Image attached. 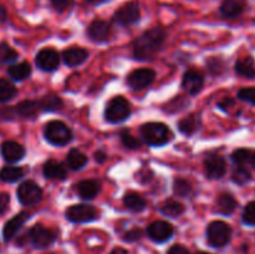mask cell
<instances>
[{
    "mask_svg": "<svg viewBox=\"0 0 255 254\" xmlns=\"http://www.w3.org/2000/svg\"><path fill=\"white\" fill-rule=\"evenodd\" d=\"M201 126V117L196 114H191L178 122V129L186 136L196 133Z\"/></svg>",
    "mask_w": 255,
    "mask_h": 254,
    "instance_id": "7402d4cb",
    "label": "cell"
},
{
    "mask_svg": "<svg viewBox=\"0 0 255 254\" xmlns=\"http://www.w3.org/2000/svg\"><path fill=\"white\" fill-rule=\"evenodd\" d=\"M141 137L149 146H163L173 137L171 129L161 122H148L142 125Z\"/></svg>",
    "mask_w": 255,
    "mask_h": 254,
    "instance_id": "7a4b0ae2",
    "label": "cell"
},
{
    "mask_svg": "<svg viewBox=\"0 0 255 254\" xmlns=\"http://www.w3.org/2000/svg\"><path fill=\"white\" fill-rule=\"evenodd\" d=\"M198 254H209V253H206V252H199Z\"/></svg>",
    "mask_w": 255,
    "mask_h": 254,
    "instance_id": "f5cc1de1",
    "label": "cell"
},
{
    "mask_svg": "<svg viewBox=\"0 0 255 254\" xmlns=\"http://www.w3.org/2000/svg\"><path fill=\"white\" fill-rule=\"evenodd\" d=\"M173 232L174 229L172 224L166 221H156L149 224L147 228L148 237L157 243H163V242L168 241L173 236Z\"/></svg>",
    "mask_w": 255,
    "mask_h": 254,
    "instance_id": "8fae6325",
    "label": "cell"
},
{
    "mask_svg": "<svg viewBox=\"0 0 255 254\" xmlns=\"http://www.w3.org/2000/svg\"><path fill=\"white\" fill-rule=\"evenodd\" d=\"M238 202L231 193H222L217 198V211L224 216H229L236 211Z\"/></svg>",
    "mask_w": 255,
    "mask_h": 254,
    "instance_id": "cb8c5ba5",
    "label": "cell"
},
{
    "mask_svg": "<svg viewBox=\"0 0 255 254\" xmlns=\"http://www.w3.org/2000/svg\"><path fill=\"white\" fill-rule=\"evenodd\" d=\"M110 254H127V252L125 249H115L114 252H111Z\"/></svg>",
    "mask_w": 255,
    "mask_h": 254,
    "instance_id": "681fc988",
    "label": "cell"
},
{
    "mask_svg": "<svg viewBox=\"0 0 255 254\" xmlns=\"http://www.w3.org/2000/svg\"><path fill=\"white\" fill-rule=\"evenodd\" d=\"M42 173L47 179H65L67 172L64 164L55 159H49L42 167Z\"/></svg>",
    "mask_w": 255,
    "mask_h": 254,
    "instance_id": "ffe728a7",
    "label": "cell"
},
{
    "mask_svg": "<svg viewBox=\"0 0 255 254\" xmlns=\"http://www.w3.org/2000/svg\"><path fill=\"white\" fill-rule=\"evenodd\" d=\"M156 72L152 69H138L132 71L127 77V84L133 90H143L153 82Z\"/></svg>",
    "mask_w": 255,
    "mask_h": 254,
    "instance_id": "30bf717a",
    "label": "cell"
},
{
    "mask_svg": "<svg viewBox=\"0 0 255 254\" xmlns=\"http://www.w3.org/2000/svg\"><path fill=\"white\" fill-rule=\"evenodd\" d=\"M67 164L71 169L77 171V169H81L82 167L86 166L87 163V156L82 152H80L79 149H71V151L67 153L66 157Z\"/></svg>",
    "mask_w": 255,
    "mask_h": 254,
    "instance_id": "f1b7e54d",
    "label": "cell"
},
{
    "mask_svg": "<svg viewBox=\"0 0 255 254\" xmlns=\"http://www.w3.org/2000/svg\"><path fill=\"white\" fill-rule=\"evenodd\" d=\"M161 212L164 216L176 218V217H179L181 214L184 213V206L182 203H178V202L169 201L166 202V203L161 207Z\"/></svg>",
    "mask_w": 255,
    "mask_h": 254,
    "instance_id": "1f68e13d",
    "label": "cell"
},
{
    "mask_svg": "<svg viewBox=\"0 0 255 254\" xmlns=\"http://www.w3.org/2000/svg\"><path fill=\"white\" fill-rule=\"evenodd\" d=\"M236 72L239 76L247 77V79H254L255 77V64L252 56L239 59L236 62Z\"/></svg>",
    "mask_w": 255,
    "mask_h": 254,
    "instance_id": "d4e9b609",
    "label": "cell"
},
{
    "mask_svg": "<svg viewBox=\"0 0 255 254\" xmlns=\"http://www.w3.org/2000/svg\"><path fill=\"white\" fill-rule=\"evenodd\" d=\"M227 163L219 154H211L204 161V173L208 178L218 179L226 174Z\"/></svg>",
    "mask_w": 255,
    "mask_h": 254,
    "instance_id": "7c38bea8",
    "label": "cell"
},
{
    "mask_svg": "<svg viewBox=\"0 0 255 254\" xmlns=\"http://www.w3.org/2000/svg\"><path fill=\"white\" fill-rule=\"evenodd\" d=\"M238 97L243 101L255 105V87H244L238 91Z\"/></svg>",
    "mask_w": 255,
    "mask_h": 254,
    "instance_id": "60d3db41",
    "label": "cell"
},
{
    "mask_svg": "<svg viewBox=\"0 0 255 254\" xmlns=\"http://www.w3.org/2000/svg\"><path fill=\"white\" fill-rule=\"evenodd\" d=\"M97 216V211L91 204L79 203L66 209V218L74 223H86L94 221Z\"/></svg>",
    "mask_w": 255,
    "mask_h": 254,
    "instance_id": "9c48e42d",
    "label": "cell"
},
{
    "mask_svg": "<svg viewBox=\"0 0 255 254\" xmlns=\"http://www.w3.org/2000/svg\"><path fill=\"white\" fill-rule=\"evenodd\" d=\"M86 1L90 2V4H99V2L105 1V0H86Z\"/></svg>",
    "mask_w": 255,
    "mask_h": 254,
    "instance_id": "816d5d0a",
    "label": "cell"
},
{
    "mask_svg": "<svg viewBox=\"0 0 255 254\" xmlns=\"http://www.w3.org/2000/svg\"><path fill=\"white\" fill-rule=\"evenodd\" d=\"M25 174V171L21 167H15V166H5L0 169V179L4 182H12L19 181L20 178H22Z\"/></svg>",
    "mask_w": 255,
    "mask_h": 254,
    "instance_id": "83f0119b",
    "label": "cell"
},
{
    "mask_svg": "<svg viewBox=\"0 0 255 254\" xmlns=\"http://www.w3.org/2000/svg\"><path fill=\"white\" fill-rule=\"evenodd\" d=\"M252 176H251V172L248 171V168H246L244 166H238L236 169H234L233 174H232V179L236 182L237 184H243L248 183L251 181Z\"/></svg>",
    "mask_w": 255,
    "mask_h": 254,
    "instance_id": "e575fe53",
    "label": "cell"
},
{
    "mask_svg": "<svg viewBox=\"0 0 255 254\" xmlns=\"http://www.w3.org/2000/svg\"><path fill=\"white\" fill-rule=\"evenodd\" d=\"M74 4V0H51V5L57 11H65Z\"/></svg>",
    "mask_w": 255,
    "mask_h": 254,
    "instance_id": "b9f144b4",
    "label": "cell"
},
{
    "mask_svg": "<svg viewBox=\"0 0 255 254\" xmlns=\"http://www.w3.org/2000/svg\"><path fill=\"white\" fill-rule=\"evenodd\" d=\"M26 236L27 239L30 241V243H31L35 248L39 249L46 248V247L51 246V244L54 243L55 238H56L54 232L45 228L41 224H35L34 227H31V228L29 229V232H27Z\"/></svg>",
    "mask_w": 255,
    "mask_h": 254,
    "instance_id": "ba28073f",
    "label": "cell"
},
{
    "mask_svg": "<svg viewBox=\"0 0 255 254\" xmlns=\"http://www.w3.org/2000/svg\"><path fill=\"white\" fill-rule=\"evenodd\" d=\"M207 66H208V70L211 74L221 75L223 74L226 65H224L223 60L222 59H219V57H216V56H212L211 59H208V61H207Z\"/></svg>",
    "mask_w": 255,
    "mask_h": 254,
    "instance_id": "8d00e7d4",
    "label": "cell"
},
{
    "mask_svg": "<svg viewBox=\"0 0 255 254\" xmlns=\"http://www.w3.org/2000/svg\"><path fill=\"white\" fill-rule=\"evenodd\" d=\"M131 115V106L125 97L116 96L111 99L105 109V117L111 124H120Z\"/></svg>",
    "mask_w": 255,
    "mask_h": 254,
    "instance_id": "277c9868",
    "label": "cell"
},
{
    "mask_svg": "<svg viewBox=\"0 0 255 254\" xmlns=\"http://www.w3.org/2000/svg\"><path fill=\"white\" fill-rule=\"evenodd\" d=\"M111 34V26L105 20H94L87 27V35L95 42L107 41Z\"/></svg>",
    "mask_w": 255,
    "mask_h": 254,
    "instance_id": "5bb4252c",
    "label": "cell"
},
{
    "mask_svg": "<svg viewBox=\"0 0 255 254\" xmlns=\"http://www.w3.org/2000/svg\"><path fill=\"white\" fill-rule=\"evenodd\" d=\"M252 153H253V151H251V149H247V148L236 149V151L232 153V159H233L234 163L238 164V166H244L247 162L251 161Z\"/></svg>",
    "mask_w": 255,
    "mask_h": 254,
    "instance_id": "d590c367",
    "label": "cell"
},
{
    "mask_svg": "<svg viewBox=\"0 0 255 254\" xmlns=\"http://www.w3.org/2000/svg\"><path fill=\"white\" fill-rule=\"evenodd\" d=\"M189 104V101L187 99H184L183 96H177L167 105L168 109H166L167 112H177V111H181L183 110L187 105Z\"/></svg>",
    "mask_w": 255,
    "mask_h": 254,
    "instance_id": "ab89813d",
    "label": "cell"
},
{
    "mask_svg": "<svg viewBox=\"0 0 255 254\" xmlns=\"http://www.w3.org/2000/svg\"><path fill=\"white\" fill-rule=\"evenodd\" d=\"M29 218L30 214L27 213V212H20L16 216L12 217L10 221H7L6 223H5L4 228H2V238H4V241H11L15 237V234H16L17 232H19V229L26 223Z\"/></svg>",
    "mask_w": 255,
    "mask_h": 254,
    "instance_id": "9a60e30c",
    "label": "cell"
},
{
    "mask_svg": "<svg viewBox=\"0 0 255 254\" xmlns=\"http://www.w3.org/2000/svg\"><path fill=\"white\" fill-rule=\"evenodd\" d=\"M16 194L20 203L24 206H34L42 199V189L32 181L22 182L17 188Z\"/></svg>",
    "mask_w": 255,
    "mask_h": 254,
    "instance_id": "52a82bcc",
    "label": "cell"
},
{
    "mask_svg": "<svg viewBox=\"0 0 255 254\" xmlns=\"http://www.w3.org/2000/svg\"><path fill=\"white\" fill-rule=\"evenodd\" d=\"M7 74L12 80L21 81V80L27 79L31 75V65L26 61L14 64L7 69Z\"/></svg>",
    "mask_w": 255,
    "mask_h": 254,
    "instance_id": "4316f807",
    "label": "cell"
},
{
    "mask_svg": "<svg viewBox=\"0 0 255 254\" xmlns=\"http://www.w3.org/2000/svg\"><path fill=\"white\" fill-rule=\"evenodd\" d=\"M10 203V196L7 193H0V214L7 211Z\"/></svg>",
    "mask_w": 255,
    "mask_h": 254,
    "instance_id": "7bdbcfd3",
    "label": "cell"
},
{
    "mask_svg": "<svg viewBox=\"0 0 255 254\" xmlns=\"http://www.w3.org/2000/svg\"><path fill=\"white\" fill-rule=\"evenodd\" d=\"M232 228L223 221H214L207 228V238L209 244L216 248L227 246L231 241Z\"/></svg>",
    "mask_w": 255,
    "mask_h": 254,
    "instance_id": "5b68a950",
    "label": "cell"
},
{
    "mask_svg": "<svg viewBox=\"0 0 255 254\" xmlns=\"http://www.w3.org/2000/svg\"><path fill=\"white\" fill-rule=\"evenodd\" d=\"M87 57H89V52H87V50L84 49V47L72 46L62 52L64 62L70 67H75L84 64L87 60Z\"/></svg>",
    "mask_w": 255,
    "mask_h": 254,
    "instance_id": "ac0fdd59",
    "label": "cell"
},
{
    "mask_svg": "<svg viewBox=\"0 0 255 254\" xmlns=\"http://www.w3.org/2000/svg\"><path fill=\"white\" fill-rule=\"evenodd\" d=\"M17 59V52L6 42L0 44V64H10Z\"/></svg>",
    "mask_w": 255,
    "mask_h": 254,
    "instance_id": "d6a6232c",
    "label": "cell"
},
{
    "mask_svg": "<svg viewBox=\"0 0 255 254\" xmlns=\"http://www.w3.org/2000/svg\"><path fill=\"white\" fill-rule=\"evenodd\" d=\"M17 94V90L9 80L0 79V102H7L14 99Z\"/></svg>",
    "mask_w": 255,
    "mask_h": 254,
    "instance_id": "4dcf8cb0",
    "label": "cell"
},
{
    "mask_svg": "<svg viewBox=\"0 0 255 254\" xmlns=\"http://www.w3.org/2000/svg\"><path fill=\"white\" fill-rule=\"evenodd\" d=\"M35 61H36L37 67L44 71H54L59 67L60 64L59 52L50 47H45L37 52Z\"/></svg>",
    "mask_w": 255,
    "mask_h": 254,
    "instance_id": "4fadbf2b",
    "label": "cell"
},
{
    "mask_svg": "<svg viewBox=\"0 0 255 254\" xmlns=\"http://www.w3.org/2000/svg\"><path fill=\"white\" fill-rule=\"evenodd\" d=\"M234 105H236V101H234L233 99H231V97H227L223 101L219 102V107H221L222 110H224V111H228L229 109L234 107Z\"/></svg>",
    "mask_w": 255,
    "mask_h": 254,
    "instance_id": "bcb514c9",
    "label": "cell"
},
{
    "mask_svg": "<svg viewBox=\"0 0 255 254\" xmlns=\"http://www.w3.org/2000/svg\"><path fill=\"white\" fill-rule=\"evenodd\" d=\"M120 136H121L122 143H124V146L127 147V148L137 149L141 147V141H139L137 137L132 136L128 131L121 132V134H120Z\"/></svg>",
    "mask_w": 255,
    "mask_h": 254,
    "instance_id": "74e56055",
    "label": "cell"
},
{
    "mask_svg": "<svg viewBox=\"0 0 255 254\" xmlns=\"http://www.w3.org/2000/svg\"><path fill=\"white\" fill-rule=\"evenodd\" d=\"M141 19V9L136 1H131L120 7L114 15V21L121 26H131Z\"/></svg>",
    "mask_w": 255,
    "mask_h": 254,
    "instance_id": "8992f818",
    "label": "cell"
},
{
    "mask_svg": "<svg viewBox=\"0 0 255 254\" xmlns=\"http://www.w3.org/2000/svg\"><path fill=\"white\" fill-rule=\"evenodd\" d=\"M203 84V75H202L201 72L196 71V70L186 72L183 76V80H182V86H183V89L186 90L189 95H197L198 92H201Z\"/></svg>",
    "mask_w": 255,
    "mask_h": 254,
    "instance_id": "e0dca14e",
    "label": "cell"
},
{
    "mask_svg": "<svg viewBox=\"0 0 255 254\" xmlns=\"http://www.w3.org/2000/svg\"><path fill=\"white\" fill-rule=\"evenodd\" d=\"M40 102L32 101V100H25V101L19 102L15 106V112L22 119H34L40 111Z\"/></svg>",
    "mask_w": 255,
    "mask_h": 254,
    "instance_id": "44dd1931",
    "label": "cell"
},
{
    "mask_svg": "<svg viewBox=\"0 0 255 254\" xmlns=\"http://www.w3.org/2000/svg\"><path fill=\"white\" fill-rule=\"evenodd\" d=\"M142 236V232L139 231V229H132V231L127 232L126 234H125V241H128V242H134L137 241V239L141 238Z\"/></svg>",
    "mask_w": 255,
    "mask_h": 254,
    "instance_id": "ee69618b",
    "label": "cell"
},
{
    "mask_svg": "<svg viewBox=\"0 0 255 254\" xmlns=\"http://www.w3.org/2000/svg\"><path fill=\"white\" fill-rule=\"evenodd\" d=\"M243 222L248 226H255V201L249 202L243 211Z\"/></svg>",
    "mask_w": 255,
    "mask_h": 254,
    "instance_id": "f35d334b",
    "label": "cell"
},
{
    "mask_svg": "<svg viewBox=\"0 0 255 254\" xmlns=\"http://www.w3.org/2000/svg\"><path fill=\"white\" fill-rule=\"evenodd\" d=\"M62 100L60 99L57 95H46L44 99L40 101V107L44 111H49V112H55L59 111V110L62 109Z\"/></svg>",
    "mask_w": 255,
    "mask_h": 254,
    "instance_id": "f546056e",
    "label": "cell"
},
{
    "mask_svg": "<svg viewBox=\"0 0 255 254\" xmlns=\"http://www.w3.org/2000/svg\"><path fill=\"white\" fill-rule=\"evenodd\" d=\"M5 17H6V10L2 5H0V21H4Z\"/></svg>",
    "mask_w": 255,
    "mask_h": 254,
    "instance_id": "c3c4849f",
    "label": "cell"
},
{
    "mask_svg": "<svg viewBox=\"0 0 255 254\" xmlns=\"http://www.w3.org/2000/svg\"><path fill=\"white\" fill-rule=\"evenodd\" d=\"M100 192V183L94 179H84L77 184V193L84 199H94Z\"/></svg>",
    "mask_w": 255,
    "mask_h": 254,
    "instance_id": "603a6c76",
    "label": "cell"
},
{
    "mask_svg": "<svg viewBox=\"0 0 255 254\" xmlns=\"http://www.w3.org/2000/svg\"><path fill=\"white\" fill-rule=\"evenodd\" d=\"M167 34L162 27H152L139 35L133 42V56L137 60L152 59L161 50Z\"/></svg>",
    "mask_w": 255,
    "mask_h": 254,
    "instance_id": "6da1fadb",
    "label": "cell"
},
{
    "mask_svg": "<svg viewBox=\"0 0 255 254\" xmlns=\"http://www.w3.org/2000/svg\"><path fill=\"white\" fill-rule=\"evenodd\" d=\"M246 9V0H224L221 5V14L228 19L239 16Z\"/></svg>",
    "mask_w": 255,
    "mask_h": 254,
    "instance_id": "d6986e66",
    "label": "cell"
},
{
    "mask_svg": "<svg viewBox=\"0 0 255 254\" xmlns=\"http://www.w3.org/2000/svg\"><path fill=\"white\" fill-rule=\"evenodd\" d=\"M45 138L57 147L65 146L72 139V131L66 124L61 121H50L44 128Z\"/></svg>",
    "mask_w": 255,
    "mask_h": 254,
    "instance_id": "3957f363",
    "label": "cell"
},
{
    "mask_svg": "<svg viewBox=\"0 0 255 254\" xmlns=\"http://www.w3.org/2000/svg\"><path fill=\"white\" fill-rule=\"evenodd\" d=\"M173 192L176 196L187 197L192 193V186L183 178H177L173 183Z\"/></svg>",
    "mask_w": 255,
    "mask_h": 254,
    "instance_id": "836d02e7",
    "label": "cell"
},
{
    "mask_svg": "<svg viewBox=\"0 0 255 254\" xmlns=\"http://www.w3.org/2000/svg\"><path fill=\"white\" fill-rule=\"evenodd\" d=\"M95 159H96V162H99V163H102V162H105V159H106V153H105L104 151L95 152Z\"/></svg>",
    "mask_w": 255,
    "mask_h": 254,
    "instance_id": "7dc6e473",
    "label": "cell"
},
{
    "mask_svg": "<svg viewBox=\"0 0 255 254\" xmlns=\"http://www.w3.org/2000/svg\"><path fill=\"white\" fill-rule=\"evenodd\" d=\"M251 164L253 166V168L255 169V151H253V153H252V157H251Z\"/></svg>",
    "mask_w": 255,
    "mask_h": 254,
    "instance_id": "f907efd6",
    "label": "cell"
},
{
    "mask_svg": "<svg viewBox=\"0 0 255 254\" xmlns=\"http://www.w3.org/2000/svg\"><path fill=\"white\" fill-rule=\"evenodd\" d=\"M124 203L127 207V209L132 212H142L146 208V201L143 197L136 192H128L125 194L124 197Z\"/></svg>",
    "mask_w": 255,
    "mask_h": 254,
    "instance_id": "484cf974",
    "label": "cell"
},
{
    "mask_svg": "<svg viewBox=\"0 0 255 254\" xmlns=\"http://www.w3.org/2000/svg\"><path fill=\"white\" fill-rule=\"evenodd\" d=\"M167 254H191V253H189L188 249H187L184 246H182V244H174V246H172L171 248H169L168 253Z\"/></svg>",
    "mask_w": 255,
    "mask_h": 254,
    "instance_id": "f6af8a7d",
    "label": "cell"
},
{
    "mask_svg": "<svg viewBox=\"0 0 255 254\" xmlns=\"http://www.w3.org/2000/svg\"><path fill=\"white\" fill-rule=\"evenodd\" d=\"M2 158L9 163H15L25 156V148L15 141H5L0 147Z\"/></svg>",
    "mask_w": 255,
    "mask_h": 254,
    "instance_id": "2e32d148",
    "label": "cell"
}]
</instances>
